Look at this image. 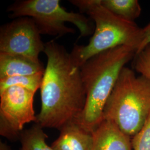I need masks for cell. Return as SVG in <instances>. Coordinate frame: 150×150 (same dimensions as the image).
Wrapping results in <instances>:
<instances>
[{"label":"cell","instance_id":"6da1fadb","mask_svg":"<svg viewBox=\"0 0 150 150\" xmlns=\"http://www.w3.org/2000/svg\"><path fill=\"white\" fill-rule=\"evenodd\" d=\"M47 66L41 86V107L36 121L42 128L60 130L82 112L86 95L80 67L66 48L54 41L45 43Z\"/></svg>","mask_w":150,"mask_h":150},{"label":"cell","instance_id":"7a4b0ae2","mask_svg":"<svg viewBox=\"0 0 150 150\" xmlns=\"http://www.w3.org/2000/svg\"><path fill=\"white\" fill-rule=\"evenodd\" d=\"M136 55L134 48L118 46L93 56L81 66L86 103L75 121L86 131L92 133L103 121L104 107L119 75Z\"/></svg>","mask_w":150,"mask_h":150},{"label":"cell","instance_id":"3957f363","mask_svg":"<svg viewBox=\"0 0 150 150\" xmlns=\"http://www.w3.org/2000/svg\"><path fill=\"white\" fill-rule=\"evenodd\" d=\"M81 13H86L95 24V30L87 45H75L71 57L80 67L93 56L118 46L138 51L144 40L143 28L134 22L124 20L102 5L101 0H71Z\"/></svg>","mask_w":150,"mask_h":150},{"label":"cell","instance_id":"277c9868","mask_svg":"<svg viewBox=\"0 0 150 150\" xmlns=\"http://www.w3.org/2000/svg\"><path fill=\"white\" fill-rule=\"evenodd\" d=\"M150 112V79L137 76L134 70L125 66L105 106L103 120L112 121L132 138Z\"/></svg>","mask_w":150,"mask_h":150},{"label":"cell","instance_id":"5b68a950","mask_svg":"<svg viewBox=\"0 0 150 150\" xmlns=\"http://www.w3.org/2000/svg\"><path fill=\"white\" fill-rule=\"evenodd\" d=\"M9 17H28L34 21L41 35L61 38L75 30L66 25L74 24L80 32V37L92 35L95 24L90 18L81 13L66 11L60 5L59 0H19L9 6Z\"/></svg>","mask_w":150,"mask_h":150},{"label":"cell","instance_id":"8992f818","mask_svg":"<svg viewBox=\"0 0 150 150\" xmlns=\"http://www.w3.org/2000/svg\"><path fill=\"white\" fill-rule=\"evenodd\" d=\"M45 43L34 21L28 17L16 18L0 28V52L26 57L41 62Z\"/></svg>","mask_w":150,"mask_h":150},{"label":"cell","instance_id":"52a82bcc","mask_svg":"<svg viewBox=\"0 0 150 150\" xmlns=\"http://www.w3.org/2000/svg\"><path fill=\"white\" fill-rule=\"evenodd\" d=\"M35 92L13 86L0 92V124L21 133L24 126L36 121L33 107Z\"/></svg>","mask_w":150,"mask_h":150},{"label":"cell","instance_id":"ba28073f","mask_svg":"<svg viewBox=\"0 0 150 150\" xmlns=\"http://www.w3.org/2000/svg\"><path fill=\"white\" fill-rule=\"evenodd\" d=\"M93 142L91 150H133L131 137L108 120H103L92 132Z\"/></svg>","mask_w":150,"mask_h":150},{"label":"cell","instance_id":"9c48e42d","mask_svg":"<svg viewBox=\"0 0 150 150\" xmlns=\"http://www.w3.org/2000/svg\"><path fill=\"white\" fill-rule=\"evenodd\" d=\"M51 145L54 150H91L93 134L74 121L65 125Z\"/></svg>","mask_w":150,"mask_h":150},{"label":"cell","instance_id":"30bf717a","mask_svg":"<svg viewBox=\"0 0 150 150\" xmlns=\"http://www.w3.org/2000/svg\"><path fill=\"white\" fill-rule=\"evenodd\" d=\"M41 62H37L26 57L0 52V79L6 77L44 74Z\"/></svg>","mask_w":150,"mask_h":150},{"label":"cell","instance_id":"8fae6325","mask_svg":"<svg viewBox=\"0 0 150 150\" xmlns=\"http://www.w3.org/2000/svg\"><path fill=\"white\" fill-rule=\"evenodd\" d=\"M101 2L108 11L127 21L134 22L142 12L137 0H101Z\"/></svg>","mask_w":150,"mask_h":150},{"label":"cell","instance_id":"7c38bea8","mask_svg":"<svg viewBox=\"0 0 150 150\" xmlns=\"http://www.w3.org/2000/svg\"><path fill=\"white\" fill-rule=\"evenodd\" d=\"M48 136L40 125L35 123L30 129L23 130L20 135V150H54L47 145Z\"/></svg>","mask_w":150,"mask_h":150},{"label":"cell","instance_id":"4fadbf2b","mask_svg":"<svg viewBox=\"0 0 150 150\" xmlns=\"http://www.w3.org/2000/svg\"><path fill=\"white\" fill-rule=\"evenodd\" d=\"M43 74L18 76L0 79V92L7 88L17 86L25 88L35 93L41 88Z\"/></svg>","mask_w":150,"mask_h":150},{"label":"cell","instance_id":"5bb4252c","mask_svg":"<svg viewBox=\"0 0 150 150\" xmlns=\"http://www.w3.org/2000/svg\"><path fill=\"white\" fill-rule=\"evenodd\" d=\"M133 150H150V112L142 127L131 138Z\"/></svg>","mask_w":150,"mask_h":150},{"label":"cell","instance_id":"9a60e30c","mask_svg":"<svg viewBox=\"0 0 150 150\" xmlns=\"http://www.w3.org/2000/svg\"><path fill=\"white\" fill-rule=\"evenodd\" d=\"M134 67L141 75L150 79V45L139 54H137Z\"/></svg>","mask_w":150,"mask_h":150},{"label":"cell","instance_id":"2e32d148","mask_svg":"<svg viewBox=\"0 0 150 150\" xmlns=\"http://www.w3.org/2000/svg\"><path fill=\"white\" fill-rule=\"evenodd\" d=\"M144 31V40L141 44L137 54H139L142 50H144L147 46L150 45V22L148 23L144 28H143Z\"/></svg>","mask_w":150,"mask_h":150},{"label":"cell","instance_id":"e0dca14e","mask_svg":"<svg viewBox=\"0 0 150 150\" xmlns=\"http://www.w3.org/2000/svg\"><path fill=\"white\" fill-rule=\"evenodd\" d=\"M0 150H12L10 148V147H8L7 145H6L5 144L2 143V142H1L0 143Z\"/></svg>","mask_w":150,"mask_h":150}]
</instances>
